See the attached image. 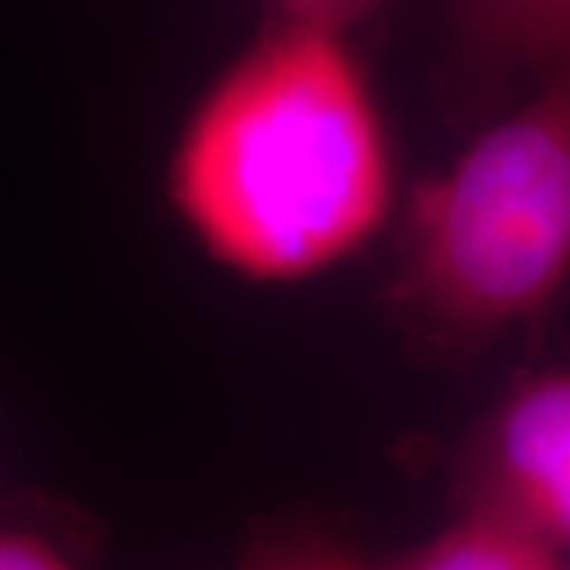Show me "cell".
<instances>
[{
  "instance_id": "3",
  "label": "cell",
  "mask_w": 570,
  "mask_h": 570,
  "mask_svg": "<svg viewBox=\"0 0 570 570\" xmlns=\"http://www.w3.org/2000/svg\"><path fill=\"white\" fill-rule=\"evenodd\" d=\"M460 508L482 510L570 558V367L517 377L456 450Z\"/></svg>"
},
{
  "instance_id": "2",
  "label": "cell",
  "mask_w": 570,
  "mask_h": 570,
  "mask_svg": "<svg viewBox=\"0 0 570 570\" xmlns=\"http://www.w3.org/2000/svg\"><path fill=\"white\" fill-rule=\"evenodd\" d=\"M568 283L570 67H561L412 190L384 302L415 346L472 358L549 314Z\"/></svg>"
},
{
  "instance_id": "9",
  "label": "cell",
  "mask_w": 570,
  "mask_h": 570,
  "mask_svg": "<svg viewBox=\"0 0 570 570\" xmlns=\"http://www.w3.org/2000/svg\"><path fill=\"white\" fill-rule=\"evenodd\" d=\"M568 570H570V564H568Z\"/></svg>"
},
{
  "instance_id": "4",
  "label": "cell",
  "mask_w": 570,
  "mask_h": 570,
  "mask_svg": "<svg viewBox=\"0 0 570 570\" xmlns=\"http://www.w3.org/2000/svg\"><path fill=\"white\" fill-rule=\"evenodd\" d=\"M570 67V0H453L450 105L494 115L523 80Z\"/></svg>"
},
{
  "instance_id": "7",
  "label": "cell",
  "mask_w": 570,
  "mask_h": 570,
  "mask_svg": "<svg viewBox=\"0 0 570 570\" xmlns=\"http://www.w3.org/2000/svg\"><path fill=\"white\" fill-rule=\"evenodd\" d=\"M0 570H86L61 532L26 513H0Z\"/></svg>"
},
{
  "instance_id": "6",
  "label": "cell",
  "mask_w": 570,
  "mask_h": 570,
  "mask_svg": "<svg viewBox=\"0 0 570 570\" xmlns=\"http://www.w3.org/2000/svg\"><path fill=\"white\" fill-rule=\"evenodd\" d=\"M367 561L348 546L314 523H285L250 542L238 570H365Z\"/></svg>"
},
{
  "instance_id": "5",
  "label": "cell",
  "mask_w": 570,
  "mask_h": 570,
  "mask_svg": "<svg viewBox=\"0 0 570 570\" xmlns=\"http://www.w3.org/2000/svg\"><path fill=\"white\" fill-rule=\"evenodd\" d=\"M365 570H568V558L491 513L460 508L438 535L367 561Z\"/></svg>"
},
{
  "instance_id": "1",
  "label": "cell",
  "mask_w": 570,
  "mask_h": 570,
  "mask_svg": "<svg viewBox=\"0 0 570 570\" xmlns=\"http://www.w3.org/2000/svg\"><path fill=\"white\" fill-rule=\"evenodd\" d=\"M165 190L206 254L254 283L365 247L393 206V153L346 32L269 13L187 115Z\"/></svg>"
},
{
  "instance_id": "8",
  "label": "cell",
  "mask_w": 570,
  "mask_h": 570,
  "mask_svg": "<svg viewBox=\"0 0 570 570\" xmlns=\"http://www.w3.org/2000/svg\"><path fill=\"white\" fill-rule=\"evenodd\" d=\"M384 3L387 0H269V13L348 32L352 26L374 17Z\"/></svg>"
}]
</instances>
